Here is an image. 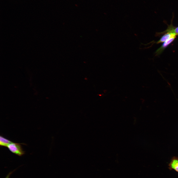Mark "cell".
<instances>
[{"mask_svg":"<svg viewBox=\"0 0 178 178\" xmlns=\"http://www.w3.org/2000/svg\"><path fill=\"white\" fill-rule=\"evenodd\" d=\"M12 142L9 144L7 147L9 150L13 153L20 156L23 155L25 152L23 150L21 144Z\"/></svg>","mask_w":178,"mask_h":178,"instance_id":"6da1fadb","label":"cell"},{"mask_svg":"<svg viewBox=\"0 0 178 178\" xmlns=\"http://www.w3.org/2000/svg\"><path fill=\"white\" fill-rule=\"evenodd\" d=\"M177 35H178V34H177Z\"/></svg>","mask_w":178,"mask_h":178,"instance_id":"ba28073f","label":"cell"},{"mask_svg":"<svg viewBox=\"0 0 178 178\" xmlns=\"http://www.w3.org/2000/svg\"><path fill=\"white\" fill-rule=\"evenodd\" d=\"M12 142L5 138L2 136H0V145L1 146L7 147L9 144Z\"/></svg>","mask_w":178,"mask_h":178,"instance_id":"5b68a950","label":"cell"},{"mask_svg":"<svg viewBox=\"0 0 178 178\" xmlns=\"http://www.w3.org/2000/svg\"><path fill=\"white\" fill-rule=\"evenodd\" d=\"M176 38V36L173 37L163 43L161 46L157 50L156 53V55L160 54Z\"/></svg>","mask_w":178,"mask_h":178,"instance_id":"7a4b0ae2","label":"cell"},{"mask_svg":"<svg viewBox=\"0 0 178 178\" xmlns=\"http://www.w3.org/2000/svg\"><path fill=\"white\" fill-rule=\"evenodd\" d=\"M168 166L170 170H174L178 173V157L175 156L173 157Z\"/></svg>","mask_w":178,"mask_h":178,"instance_id":"3957f363","label":"cell"},{"mask_svg":"<svg viewBox=\"0 0 178 178\" xmlns=\"http://www.w3.org/2000/svg\"><path fill=\"white\" fill-rule=\"evenodd\" d=\"M165 33L160 39L157 42L156 44L163 43L171 37L176 36L177 35L176 34L173 32H167Z\"/></svg>","mask_w":178,"mask_h":178,"instance_id":"277c9868","label":"cell"},{"mask_svg":"<svg viewBox=\"0 0 178 178\" xmlns=\"http://www.w3.org/2000/svg\"><path fill=\"white\" fill-rule=\"evenodd\" d=\"M172 24L169 26L167 29L164 32L166 33L167 32H173L177 34H178V26L175 28H174Z\"/></svg>","mask_w":178,"mask_h":178,"instance_id":"8992f818","label":"cell"},{"mask_svg":"<svg viewBox=\"0 0 178 178\" xmlns=\"http://www.w3.org/2000/svg\"><path fill=\"white\" fill-rule=\"evenodd\" d=\"M15 170H14L13 171L10 172L6 176L5 178H9L10 175L12 174L15 171Z\"/></svg>","mask_w":178,"mask_h":178,"instance_id":"52a82bcc","label":"cell"}]
</instances>
